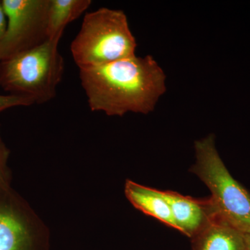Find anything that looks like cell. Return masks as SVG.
<instances>
[{
  "label": "cell",
  "mask_w": 250,
  "mask_h": 250,
  "mask_svg": "<svg viewBox=\"0 0 250 250\" xmlns=\"http://www.w3.org/2000/svg\"><path fill=\"white\" fill-rule=\"evenodd\" d=\"M80 77L90 110L109 116L148 114L166 91L165 72L151 55L81 69Z\"/></svg>",
  "instance_id": "cell-1"
},
{
  "label": "cell",
  "mask_w": 250,
  "mask_h": 250,
  "mask_svg": "<svg viewBox=\"0 0 250 250\" xmlns=\"http://www.w3.org/2000/svg\"><path fill=\"white\" fill-rule=\"evenodd\" d=\"M59 39H48L35 48L0 62V87L33 104L53 100L65 70Z\"/></svg>",
  "instance_id": "cell-2"
},
{
  "label": "cell",
  "mask_w": 250,
  "mask_h": 250,
  "mask_svg": "<svg viewBox=\"0 0 250 250\" xmlns=\"http://www.w3.org/2000/svg\"><path fill=\"white\" fill-rule=\"evenodd\" d=\"M136 47L124 11L101 8L85 15L70 49L81 70L134 57Z\"/></svg>",
  "instance_id": "cell-3"
},
{
  "label": "cell",
  "mask_w": 250,
  "mask_h": 250,
  "mask_svg": "<svg viewBox=\"0 0 250 250\" xmlns=\"http://www.w3.org/2000/svg\"><path fill=\"white\" fill-rule=\"evenodd\" d=\"M195 150L196 162L190 171L209 189L218 218L244 234L250 233V192L229 172L215 147L214 136L195 141Z\"/></svg>",
  "instance_id": "cell-4"
},
{
  "label": "cell",
  "mask_w": 250,
  "mask_h": 250,
  "mask_svg": "<svg viewBox=\"0 0 250 250\" xmlns=\"http://www.w3.org/2000/svg\"><path fill=\"white\" fill-rule=\"evenodd\" d=\"M0 250H51L44 222L11 184L1 182Z\"/></svg>",
  "instance_id": "cell-5"
},
{
  "label": "cell",
  "mask_w": 250,
  "mask_h": 250,
  "mask_svg": "<svg viewBox=\"0 0 250 250\" xmlns=\"http://www.w3.org/2000/svg\"><path fill=\"white\" fill-rule=\"evenodd\" d=\"M7 26L0 41V62L35 48L48 40L50 0H2Z\"/></svg>",
  "instance_id": "cell-6"
},
{
  "label": "cell",
  "mask_w": 250,
  "mask_h": 250,
  "mask_svg": "<svg viewBox=\"0 0 250 250\" xmlns=\"http://www.w3.org/2000/svg\"><path fill=\"white\" fill-rule=\"evenodd\" d=\"M163 192L170 205L177 230L190 238L218 217L210 198H192L174 191Z\"/></svg>",
  "instance_id": "cell-7"
},
{
  "label": "cell",
  "mask_w": 250,
  "mask_h": 250,
  "mask_svg": "<svg viewBox=\"0 0 250 250\" xmlns=\"http://www.w3.org/2000/svg\"><path fill=\"white\" fill-rule=\"evenodd\" d=\"M192 250H247L245 234L218 217L191 238Z\"/></svg>",
  "instance_id": "cell-8"
},
{
  "label": "cell",
  "mask_w": 250,
  "mask_h": 250,
  "mask_svg": "<svg viewBox=\"0 0 250 250\" xmlns=\"http://www.w3.org/2000/svg\"><path fill=\"white\" fill-rule=\"evenodd\" d=\"M125 192L135 208L177 230L170 205L163 191L127 180L125 183Z\"/></svg>",
  "instance_id": "cell-9"
},
{
  "label": "cell",
  "mask_w": 250,
  "mask_h": 250,
  "mask_svg": "<svg viewBox=\"0 0 250 250\" xmlns=\"http://www.w3.org/2000/svg\"><path fill=\"white\" fill-rule=\"evenodd\" d=\"M90 4V0H50L47 16L49 39L60 40L67 24L80 18Z\"/></svg>",
  "instance_id": "cell-10"
},
{
  "label": "cell",
  "mask_w": 250,
  "mask_h": 250,
  "mask_svg": "<svg viewBox=\"0 0 250 250\" xmlns=\"http://www.w3.org/2000/svg\"><path fill=\"white\" fill-rule=\"evenodd\" d=\"M9 155V148L6 147L0 134V182L6 184H11V172L7 164Z\"/></svg>",
  "instance_id": "cell-11"
},
{
  "label": "cell",
  "mask_w": 250,
  "mask_h": 250,
  "mask_svg": "<svg viewBox=\"0 0 250 250\" xmlns=\"http://www.w3.org/2000/svg\"><path fill=\"white\" fill-rule=\"evenodd\" d=\"M34 104L29 99L14 95H0V113L16 106H28Z\"/></svg>",
  "instance_id": "cell-12"
},
{
  "label": "cell",
  "mask_w": 250,
  "mask_h": 250,
  "mask_svg": "<svg viewBox=\"0 0 250 250\" xmlns=\"http://www.w3.org/2000/svg\"><path fill=\"white\" fill-rule=\"evenodd\" d=\"M6 26H7V18L3 9L1 1H0V41L4 35Z\"/></svg>",
  "instance_id": "cell-13"
},
{
  "label": "cell",
  "mask_w": 250,
  "mask_h": 250,
  "mask_svg": "<svg viewBox=\"0 0 250 250\" xmlns=\"http://www.w3.org/2000/svg\"><path fill=\"white\" fill-rule=\"evenodd\" d=\"M247 250H250V233L245 234Z\"/></svg>",
  "instance_id": "cell-14"
}]
</instances>
